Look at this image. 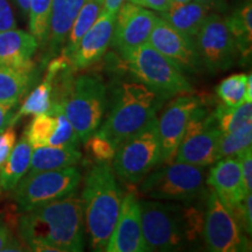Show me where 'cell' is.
<instances>
[{
    "label": "cell",
    "mask_w": 252,
    "mask_h": 252,
    "mask_svg": "<svg viewBox=\"0 0 252 252\" xmlns=\"http://www.w3.org/2000/svg\"><path fill=\"white\" fill-rule=\"evenodd\" d=\"M201 104V99L191 94H179L158 119L161 162L169 163L175 158L176 151L187 128L191 113Z\"/></svg>",
    "instance_id": "5bb4252c"
},
{
    "label": "cell",
    "mask_w": 252,
    "mask_h": 252,
    "mask_svg": "<svg viewBox=\"0 0 252 252\" xmlns=\"http://www.w3.org/2000/svg\"><path fill=\"white\" fill-rule=\"evenodd\" d=\"M127 1L162 13V12H166L169 8L172 0H127Z\"/></svg>",
    "instance_id": "ab89813d"
},
{
    "label": "cell",
    "mask_w": 252,
    "mask_h": 252,
    "mask_svg": "<svg viewBox=\"0 0 252 252\" xmlns=\"http://www.w3.org/2000/svg\"><path fill=\"white\" fill-rule=\"evenodd\" d=\"M61 97L52 109L60 110L71 123L80 141L89 139L102 125L108 105L106 87L102 78L83 74L65 82Z\"/></svg>",
    "instance_id": "5b68a950"
},
{
    "label": "cell",
    "mask_w": 252,
    "mask_h": 252,
    "mask_svg": "<svg viewBox=\"0 0 252 252\" xmlns=\"http://www.w3.org/2000/svg\"><path fill=\"white\" fill-rule=\"evenodd\" d=\"M195 1L200 2V4H202L206 6L208 8H212L214 6H219V1L220 0H195Z\"/></svg>",
    "instance_id": "7bdbcfd3"
},
{
    "label": "cell",
    "mask_w": 252,
    "mask_h": 252,
    "mask_svg": "<svg viewBox=\"0 0 252 252\" xmlns=\"http://www.w3.org/2000/svg\"><path fill=\"white\" fill-rule=\"evenodd\" d=\"M239 165H241L242 181L245 194H250L252 189V147H248L238 156Z\"/></svg>",
    "instance_id": "e575fe53"
},
{
    "label": "cell",
    "mask_w": 252,
    "mask_h": 252,
    "mask_svg": "<svg viewBox=\"0 0 252 252\" xmlns=\"http://www.w3.org/2000/svg\"><path fill=\"white\" fill-rule=\"evenodd\" d=\"M220 132L215 116L202 105L191 113L175 154V161L207 167L219 160Z\"/></svg>",
    "instance_id": "30bf717a"
},
{
    "label": "cell",
    "mask_w": 252,
    "mask_h": 252,
    "mask_svg": "<svg viewBox=\"0 0 252 252\" xmlns=\"http://www.w3.org/2000/svg\"><path fill=\"white\" fill-rule=\"evenodd\" d=\"M14 1H15V4L19 6V8H20L25 14H28L31 0H14Z\"/></svg>",
    "instance_id": "b9f144b4"
},
{
    "label": "cell",
    "mask_w": 252,
    "mask_h": 252,
    "mask_svg": "<svg viewBox=\"0 0 252 252\" xmlns=\"http://www.w3.org/2000/svg\"><path fill=\"white\" fill-rule=\"evenodd\" d=\"M86 0H53L48 35L49 55L53 56L64 46L68 33Z\"/></svg>",
    "instance_id": "ffe728a7"
},
{
    "label": "cell",
    "mask_w": 252,
    "mask_h": 252,
    "mask_svg": "<svg viewBox=\"0 0 252 252\" xmlns=\"http://www.w3.org/2000/svg\"><path fill=\"white\" fill-rule=\"evenodd\" d=\"M204 167L175 161L145 176L140 193L152 200L189 203L203 194Z\"/></svg>",
    "instance_id": "ba28073f"
},
{
    "label": "cell",
    "mask_w": 252,
    "mask_h": 252,
    "mask_svg": "<svg viewBox=\"0 0 252 252\" xmlns=\"http://www.w3.org/2000/svg\"><path fill=\"white\" fill-rule=\"evenodd\" d=\"M125 0H104L103 11L109 12V13L117 14L118 9L123 5Z\"/></svg>",
    "instance_id": "60d3db41"
},
{
    "label": "cell",
    "mask_w": 252,
    "mask_h": 252,
    "mask_svg": "<svg viewBox=\"0 0 252 252\" xmlns=\"http://www.w3.org/2000/svg\"><path fill=\"white\" fill-rule=\"evenodd\" d=\"M141 230L147 251H176L202 235L204 214L195 206L140 201Z\"/></svg>",
    "instance_id": "7a4b0ae2"
},
{
    "label": "cell",
    "mask_w": 252,
    "mask_h": 252,
    "mask_svg": "<svg viewBox=\"0 0 252 252\" xmlns=\"http://www.w3.org/2000/svg\"><path fill=\"white\" fill-rule=\"evenodd\" d=\"M247 74H235L223 80L216 88V93L224 105L230 108L242 105L247 100Z\"/></svg>",
    "instance_id": "4dcf8cb0"
},
{
    "label": "cell",
    "mask_w": 252,
    "mask_h": 252,
    "mask_svg": "<svg viewBox=\"0 0 252 252\" xmlns=\"http://www.w3.org/2000/svg\"><path fill=\"white\" fill-rule=\"evenodd\" d=\"M37 47L39 41L33 34L17 27L0 32V65L33 71L32 58Z\"/></svg>",
    "instance_id": "d6986e66"
},
{
    "label": "cell",
    "mask_w": 252,
    "mask_h": 252,
    "mask_svg": "<svg viewBox=\"0 0 252 252\" xmlns=\"http://www.w3.org/2000/svg\"><path fill=\"white\" fill-rule=\"evenodd\" d=\"M166 98L140 82L122 83L116 90L106 121L94 133L108 139L116 147L140 130L157 112Z\"/></svg>",
    "instance_id": "277c9868"
},
{
    "label": "cell",
    "mask_w": 252,
    "mask_h": 252,
    "mask_svg": "<svg viewBox=\"0 0 252 252\" xmlns=\"http://www.w3.org/2000/svg\"><path fill=\"white\" fill-rule=\"evenodd\" d=\"M209 11L204 5L191 0L185 4H171L166 12H162L161 18L178 31L195 39Z\"/></svg>",
    "instance_id": "7402d4cb"
},
{
    "label": "cell",
    "mask_w": 252,
    "mask_h": 252,
    "mask_svg": "<svg viewBox=\"0 0 252 252\" xmlns=\"http://www.w3.org/2000/svg\"><path fill=\"white\" fill-rule=\"evenodd\" d=\"M158 17L153 12L133 2H123L116 14L112 45L118 52L124 53L149 42L151 32Z\"/></svg>",
    "instance_id": "9a60e30c"
},
{
    "label": "cell",
    "mask_w": 252,
    "mask_h": 252,
    "mask_svg": "<svg viewBox=\"0 0 252 252\" xmlns=\"http://www.w3.org/2000/svg\"><path fill=\"white\" fill-rule=\"evenodd\" d=\"M15 141H17V134L13 126H8L4 131L0 132V167L7 160L13 150Z\"/></svg>",
    "instance_id": "d590c367"
},
{
    "label": "cell",
    "mask_w": 252,
    "mask_h": 252,
    "mask_svg": "<svg viewBox=\"0 0 252 252\" xmlns=\"http://www.w3.org/2000/svg\"><path fill=\"white\" fill-rule=\"evenodd\" d=\"M195 43L202 65L216 74L234 65L237 48L225 19L219 14H208L195 36Z\"/></svg>",
    "instance_id": "7c38bea8"
},
{
    "label": "cell",
    "mask_w": 252,
    "mask_h": 252,
    "mask_svg": "<svg viewBox=\"0 0 252 252\" xmlns=\"http://www.w3.org/2000/svg\"><path fill=\"white\" fill-rule=\"evenodd\" d=\"M53 0H31L28 15H30V31L39 42H46L48 35L50 11Z\"/></svg>",
    "instance_id": "1f68e13d"
},
{
    "label": "cell",
    "mask_w": 252,
    "mask_h": 252,
    "mask_svg": "<svg viewBox=\"0 0 252 252\" xmlns=\"http://www.w3.org/2000/svg\"><path fill=\"white\" fill-rule=\"evenodd\" d=\"M81 179V171L76 166L27 173L13 189L14 201L21 212H27L76 193Z\"/></svg>",
    "instance_id": "9c48e42d"
},
{
    "label": "cell",
    "mask_w": 252,
    "mask_h": 252,
    "mask_svg": "<svg viewBox=\"0 0 252 252\" xmlns=\"http://www.w3.org/2000/svg\"><path fill=\"white\" fill-rule=\"evenodd\" d=\"M191 0H172L171 4H185V2H189Z\"/></svg>",
    "instance_id": "ee69618b"
},
{
    "label": "cell",
    "mask_w": 252,
    "mask_h": 252,
    "mask_svg": "<svg viewBox=\"0 0 252 252\" xmlns=\"http://www.w3.org/2000/svg\"><path fill=\"white\" fill-rule=\"evenodd\" d=\"M53 86L48 80H45L40 86H37L30 94V96L25 99V102L21 104L20 109L17 113H14L11 119L9 126H13L21 117L26 116H36L41 113L49 112L52 109L53 100Z\"/></svg>",
    "instance_id": "4316f807"
},
{
    "label": "cell",
    "mask_w": 252,
    "mask_h": 252,
    "mask_svg": "<svg viewBox=\"0 0 252 252\" xmlns=\"http://www.w3.org/2000/svg\"><path fill=\"white\" fill-rule=\"evenodd\" d=\"M225 23L234 37L237 53L248 59L251 54L252 45V4L250 0L236 9L229 18H225Z\"/></svg>",
    "instance_id": "cb8c5ba5"
},
{
    "label": "cell",
    "mask_w": 252,
    "mask_h": 252,
    "mask_svg": "<svg viewBox=\"0 0 252 252\" xmlns=\"http://www.w3.org/2000/svg\"><path fill=\"white\" fill-rule=\"evenodd\" d=\"M49 112L56 115V117H58V126H56V130L53 137L50 138L48 146L77 147L80 139H78V135L76 131L74 130V127H72L71 123L68 121L67 117L60 110L50 109Z\"/></svg>",
    "instance_id": "d6a6232c"
},
{
    "label": "cell",
    "mask_w": 252,
    "mask_h": 252,
    "mask_svg": "<svg viewBox=\"0 0 252 252\" xmlns=\"http://www.w3.org/2000/svg\"><path fill=\"white\" fill-rule=\"evenodd\" d=\"M115 21L116 14L102 9L99 17L84 34L70 56L72 67L75 69H86L103 58L111 43Z\"/></svg>",
    "instance_id": "e0dca14e"
},
{
    "label": "cell",
    "mask_w": 252,
    "mask_h": 252,
    "mask_svg": "<svg viewBox=\"0 0 252 252\" xmlns=\"http://www.w3.org/2000/svg\"><path fill=\"white\" fill-rule=\"evenodd\" d=\"M213 113L222 133L235 131L248 123H252L251 102H245L236 108H230L222 104L217 106Z\"/></svg>",
    "instance_id": "83f0119b"
},
{
    "label": "cell",
    "mask_w": 252,
    "mask_h": 252,
    "mask_svg": "<svg viewBox=\"0 0 252 252\" xmlns=\"http://www.w3.org/2000/svg\"><path fill=\"white\" fill-rule=\"evenodd\" d=\"M102 9L103 5H100L97 0H86L84 5L82 6L81 11L78 12L77 17L69 31L67 40L64 42V48L62 50V54L67 56L69 60L82 37L99 17Z\"/></svg>",
    "instance_id": "d4e9b609"
},
{
    "label": "cell",
    "mask_w": 252,
    "mask_h": 252,
    "mask_svg": "<svg viewBox=\"0 0 252 252\" xmlns=\"http://www.w3.org/2000/svg\"><path fill=\"white\" fill-rule=\"evenodd\" d=\"M202 235L208 249L213 252L251 250L247 234L237 219L213 189L208 194Z\"/></svg>",
    "instance_id": "8fae6325"
},
{
    "label": "cell",
    "mask_w": 252,
    "mask_h": 252,
    "mask_svg": "<svg viewBox=\"0 0 252 252\" xmlns=\"http://www.w3.org/2000/svg\"><path fill=\"white\" fill-rule=\"evenodd\" d=\"M31 72L0 65V102L19 103L30 87Z\"/></svg>",
    "instance_id": "484cf974"
},
{
    "label": "cell",
    "mask_w": 252,
    "mask_h": 252,
    "mask_svg": "<svg viewBox=\"0 0 252 252\" xmlns=\"http://www.w3.org/2000/svg\"><path fill=\"white\" fill-rule=\"evenodd\" d=\"M161 162L158 118L154 117L140 130L117 146L112 169L122 180L137 184Z\"/></svg>",
    "instance_id": "52a82bcc"
},
{
    "label": "cell",
    "mask_w": 252,
    "mask_h": 252,
    "mask_svg": "<svg viewBox=\"0 0 252 252\" xmlns=\"http://www.w3.org/2000/svg\"><path fill=\"white\" fill-rule=\"evenodd\" d=\"M58 126V117L55 113L46 112L34 116L25 131L24 137L33 149L41 146H48L50 138L53 137Z\"/></svg>",
    "instance_id": "f1b7e54d"
},
{
    "label": "cell",
    "mask_w": 252,
    "mask_h": 252,
    "mask_svg": "<svg viewBox=\"0 0 252 252\" xmlns=\"http://www.w3.org/2000/svg\"><path fill=\"white\" fill-rule=\"evenodd\" d=\"M17 27L13 9L7 0H0V32Z\"/></svg>",
    "instance_id": "74e56055"
},
{
    "label": "cell",
    "mask_w": 252,
    "mask_h": 252,
    "mask_svg": "<svg viewBox=\"0 0 252 252\" xmlns=\"http://www.w3.org/2000/svg\"><path fill=\"white\" fill-rule=\"evenodd\" d=\"M97 1H98L100 5H103V4H104V0H97Z\"/></svg>",
    "instance_id": "f6af8a7d"
},
{
    "label": "cell",
    "mask_w": 252,
    "mask_h": 252,
    "mask_svg": "<svg viewBox=\"0 0 252 252\" xmlns=\"http://www.w3.org/2000/svg\"><path fill=\"white\" fill-rule=\"evenodd\" d=\"M81 198L90 247L94 251H105L123 201L116 173L109 162H97L88 172Z\"/></svg>",
    "instance_id": "3957f363"
},
{
    "label": "cell",
    "mask_w": 252,
    "mask_h": 252,
    "mask_svg": "<svg viewBox=\"0 0 252 252\" xmlns=\"http://www.w3.org/2000/svg\"><path fill=\"white\" fill-rule=\"evenodd\" d=\"M86 143L88 144V151L97 162L111 161L117 150L115 145L97 133H94L89 137Z\"/></svg>",
    "instance_id": "836d02e7"
},
{
    "label": "cell",
    "mask_w": 252,
    "mask_h": 252,
    "mask_svg": "<svg viewBox=\"0 0 252 252\" xmlns=\"http://www.w3.org/2000/svg\"><path fill=\"white\" fill-rule=\"evenodd\" d=\"M208 185L219 195L229 210L234 213L245 195L242 181L241 165L237 157L222 158L213 163Z\"/></svg>",
    "instance_id": "ac0fdd59"
},
{
    "label": "cell",
    "mask_w": 252,
    "mask_h": 252,
    "mask_svg": "<svg viewBox=\"0 0 252 252\" xmlns=\"http://www.w3.org/2000/svg\"><path fill=\"white\" fill-rule=\"evenodd\" d=\"M21 245L12 237L8 226L0 220V251H21Z\"/></svg>",
    "instance_id": "8d00e7d4"
},
{
    "label": "cell",
    "mask_w": 252,
    "mask_h": 252,
    "mask_svg": "<svg viewBox=\"0 0 252 252\" xmlns=\"http://www.w3.org/2000/svg\"><path fill=\"white\" fill-rule=\"evenodd\" d=\"M108 252H145L141 230L140 201L134 194L123 198L117 224L113 230L106 250Z\"/></svg>",
    "instance_id": "2e32d148"
},
{
    "label": "cell",
    "mask_w": 252,
    "mask_h": 252,
    "mask_svg": "<svg viewBox=\"0 0 252 252\" xmlns=\"http://www.w3.org/2000/svg\"><path fill=\"white\" fill-rule=\"evenodd\" d=\"M82 153L72 146H41L33 149L31 166L27 173L61 169L76 166L80 162Z\"/></svg>",
    "instance_id": "44dd1931"
},
{
    "label": "cell",
    "mask_w": 252,
    "mask_h": 252,
    "mask_svg": "<svg viewBox=\"0 0 252 252\" xmlns=\"http://www.w3.org/2000/svg\"><path fill=\"white\" fill-rule=\"evenodd\" d=\"M84 214L76 193L24 212L20 235L31 250L78 252L84 248Z\"/></svg>",
    "instance_id": "6da1fadb"
},
{
    "label": "cell",
    "mask_w": 252,
    "mask_h": 252,
    "mask_svg": "<svg viewBox=\"0 0 252 252\" xmlns=\"http://www.w3.org/2000/svg\"><path fill=\"white\" fill-rule=\"evenodd\" d=\"M122 56L125 68L138 82L166 99L194 91L184 72L149 42L126 50Z\"/></svg>",
    "instance_id": "8992f818"
},
{
    "label": "cell",
    "mask_w": 252,
    "mask_h": 252,
    "mask_svg": "<svg viewBox=\"0 0 252 252\" xmlns=\"http://www.w3.org/2000/svg\"><path fill=\"white\" fill-rule=\"evenodd\" d=\"M32 152L33 147L25 137L14 145L7 160L0 167V186L2 189L13 190L19 181L27 174L31 166Z\"/></svg>",
    "instance_id": "603a6c76"
},
{
    "label": "cell",
    "mask_w": 252,
    "mask_h": 252,
    "mask_svg": "<svg viewBox=\"0 0 252 252\" xmlns=\"http://www.w3.org/2000/svg\"><path fill=\"white\" fill-rule=\"evenodd\" d=\"M252 143V123H248L237 130L222 133L219 144V160L222 158L237 157Z\"/></svg>",
    "instance_id": "f546056e"
},
{
    "label": "cell",
    "mask_w": 252,
    "mask_h": 252,
    "mask_svg": "<svg viewBox=\"0 0 252 252\" xmlns=\"http://www.w3.org/2000/svg\"><path fill=\"white\" fill-rule=\"evenodd\" d=\"M18 103L0 102V132L8 127L11 119L13 117V111Z\"/></svg>",
    "instance_id": "f35d334b"
},
{
    "label": "cell",
    "mask_w": 252,
    "mask_h": 252,
    "mask_svg": "<svg viewBox=\"0 0 252 252\" xmlns=\"http://www.w3.org/2000/svg\"><path fill=\"white\" fill-rule=\"evenodd\" d=\"M149 43L174 63L182 72L195 74L203 67L194 37L178 31L161 17L157 19Z\"/></svg>",
    "instance_id": "4fadbf2b"
}]
</instances>
